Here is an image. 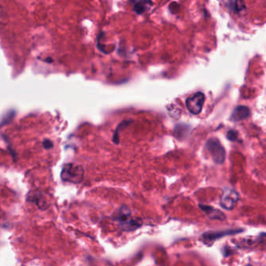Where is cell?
I'll list each match as a JSON object with an SVG mask.
<instances>
[{"instance_id":"cell-6","label":"cell","mask_w":266,"mask_h":266,"mask_svg":"<svg viewBox=\"0 0 266 266\" xmlns=\"http://www.w3.org/2000/svg\"><path fill=\"white\" fill-rule=\"evenodd\" d=\"M243 230H226V231H209L202 234L203 241L207 245H211L214 241L218 239L222 238L223 236H229V235L236 234L239 233L243 232Z\"/></svg>"},{"instance_id":"cell-11","label":"cell","mask_w":266,"mask_h":266,"mask_svg":"<svg viewBox=\"0 0 266 266\" xmlns=\"http://www.w3.org/2000/svg\"><path fill=\"white\" fill-rule=\"evenodd\" d=\"M229 7L234 12H240L242 10V9H245V5L243 2H231L229 4Z\"/></svg>"},{"instance_id":"cell-15","label":"cell","mask_w":266,"mask_h":266,"mask_svg":"<svg viewBox=\"0 0 266 266\" xmlns=\"http://www.w3.org/2000/svg\"><path fill=\"white\" fill-rule=\"evenodd\" d=\"M250 266V265H248V266Z\"/></svg>"},{"instance_id":"cell-10","label":"cell","mask_w":266,"mask_h":266,"mask_svg":"<svg viewBox=\"0 0 266 266\" xmlns=\"http://www.w3.org/2000/svg\"><path fill=\"white\" fill-rule=\"evenodd\" d=\"M153 3L149 1H138L133 2V10L136 14H142L151 7Z\"/></svg>"},{"instance_id":"cell-9","label":"cell","mask_w":266,"mask_h":266,"mask_svg":"<svg viewBox=\"0 0 266 266\" xmlns=\"http://www.w3.org/2000/svg\"><path fill=\"white\" fill-rule=\"evenodd\" d=\"M250 115V109L245 105H239L233 112L231 119L233 121H240L249 118Z\"/></svg>"},{"instance_id":"cell-5","label":"cell","mask_w":266,"mask_h":266,"mask_svg":"<svg viewBox=\"0 0 266 266\" xmlns=\"http://www.w3.org/2000/svg\"><path fill=\"white\" fill-rule=\"evenodd\" d=\"M205 100V96L202 92H197L186 100V105L191 114L197 115L202 110Z\"/></svg>"},{"instance_id":"cell-7","label":"cell","mask_w":266,"mask_h":266,"mask_svg":"<svg viewBox=\"0 0 266 266\" xmlns=\"http://www.w3.org/2000/svg\"><path fill=\"white\" fill-rule=\"evenodd\" d=\"M27 201L34 203L42 210H45L49 207V204L44 198L43 194L40 191H31L27 196Z\"/></svg>"},{"instance_id":"cell-1","label":"cell","mask_w":266,"mask_h":266,"mask_svg":"<svg viewBox=\"0 0 266 266\" xmlns=\"http://www.w3.org/2000/svg\"><path fill=\"white\" fill-rule=\"evenodd\" d=\"M116 220L119 222V227L124 231H133L141 227L142 220L141 218H133L128 207L123 205L118 211Z\"/></svg>"},{"instance_id":"cell-2","label":"cell","mask_w":266,"mask_h":266,"mask_svg":"<svg viewBox=\"0 0 266 266\" xmlns=\"http://www.w3.org/2000/svg\"><path fill=\"white\" fill-rule=\"evenodd\" d=\"M61 179L64 182L72 183H80L83 181V169L81 166L74 164H66L61 172Z\"/></svg>"},{"instance_id":"cell-8","label":"cell","mask_w":266,"mask_h":266,"mask_svg":"<svg viewBox=\"0 0 266 266\" xmlns=\"http://www.w3.org/2000/svg\"><path fill=\"white\" fill-rule=\"evenodd\" d=\"M199 208L212 220L224 221L227 218L226 215L222 211L215 209L213 207L209 205H199Z\"/></svg>"},{"instance_id":"cell-4","label":"cell","mask_w":266,"mask_h":266,"mask_svg":"<svg viewBox=\"0 0 266 266\" xmlns=\"http://www.w3.org/2000/svg\"><path fill=\"white\" fill-rule=\"evenodd\" d=\"M240 199V195L233 189H224L221 196L220 205L227 210H232Z\"/></svg>"},{"instance_id":"cell-3","label":"cell","mask_w":266,"mask_h":266,"mask_svg":"<svg viewBox=\"0 0 266 266\" xmlns=\"http://www.w3.org/2000/svg\"><path fill=\"white\" fill-rule=\"evenodd\" d=\"M206 149L212 155L213 161L216 164H222L226 159V151L223 145L216 138H212L207 141Z\"/></svg>"},{"instance_id":"cell-12","label":"cell","mask_w":266,"mask_h":266,"mask_svg":"<svg viewBox=\"0 0 266 266\" xmlns=\"http://www.w3.org/2000/svg\"><path fill=\"white\" fill-rule=\"evenodd\" d=\"M14 114H15V112L14 111H10L6 114V115L2 117V126H4L6 123H10L14 119Z\"/></svg>"},{"instance_id":"cell-14","label":"cell","mask_w":266,"mask_h":266,"mask_svg":"<svg viewBox=\"0 0 266 266\" xmlns=\"http://www.w3.org/2000/svg\"><path fill=\"white\" fill-rule=\"evenodd\" d=\"M42 144H43V147L46 149H50L53 148V143H52V141H50V140L45 139Z\"/></svg>"},{"instance_id":"cell-13","label":"cell","mask_w":266,"mask_h":266,"mask_svg":"<svg viewBox=\"0 0 266 266\" xmlns=\"http://www.w3.org/2000/svg\"><path fill=\"white\" fill-rule=\"evenodd\" d=\"M237 137H238V133H237V132H236L235 131H228V133H227V138H228L230 141H236Z\"/></svg>"}]
</instances>
